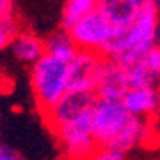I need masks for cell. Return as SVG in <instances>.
I'll return each mask as SVG.
<instances>
[{"instance_id":"cell-1","label":"cell","mask_w":160,"mask_h":160,"mask_svg":"<svg viewBox=\"0 0 160 160\" xmlns=\"http://www.w3.org/2000/svg\"><path fill=\"white\" fill-rule=\"evenodd\" d=\"M93 136L99 146H109L123 153L142 144L151 134L144 118L134 116L123 108L122 100L99 99L92 111Z\"/></svg>"},{"instance_id":"cell-2","label":"cell","mask_w":160,"mask_h":160,"mask_svg":"<svg viewBox=\"0 0 160 160\" xmlns=\"http://www.w3.org/2000/svg\"><path fill=\"white\" fill-rule=\"evenodd\" d=\"M160 2L144 0L141 12L128 27L114 30L104 58L130 67L153 48L160 46Z\"/></svg>"},{"instance_id":"cell-3","label":"cell","mask_w":160,"mask_h":160,"mask_svg":"<svg viewBox=\"0 0 160 160\" xmlns=\"http://www.w3.org/2000/svg\"><path fill=\"white\" fill-rule=\"evenodd\" d=\"M30 88L41 114L55 106L71 92V62L46 55L30 65Z\"/></svg>"},{"instance_id":"cell-4","label":"cell","mask_w":160,"mask_h":160,"mask_svg":"<svg viewBox=\"0 0 160 160\" xmlns=\"http://www.w3.org/2000/svg\"><path fill=\"white\" fill-rule=\"evenodd\" d=\"M92 111L51 130L62 148L63 158L86 160L92 155V151L97 148V141L93 136V123H92Z\"/></svg>"},{"instance_id":"cell-5","label":"cell","mask_w":160,"mask_h":160,"mask_svg":"<svg viewBox=\"0 0 160 160\" xmlns=\"http://www.w3.org/2000/svg\"><path fill=\"white\" fill-rule=\"evenodd\" d=\"M79 51L102 55L114 35V27L100 11H90L67 30Z\"/></svg>"},{"instance_id":"cell-6","label":"cell","mask_w":160,"mask_h":160,"mask_svg":"<svg viewBox=\"0 0 160 160\" xmlns=\"http://www.w3.org/2000/svg\"><path fill=\"white\" fill-rule=\"evenodd\" d=\"M95 100H97V95L92 92H72L71 90L49 111L42 114L44 122L49 127V130H55L57 127L71 122L74 118L90 113L95 106Z\"/></svg>"},{"instance_id":"cell-7","label":"cell","mask_w":160,"mask_h":160,"mask_svg":"<svg viewBox=\"0 0 160 160\" xmlns=\"http://www.w3.org/2000/svg\"><path fill=\"white\" fill-rule=\"evenodd\" d=\"M106 58L90 51H79L71 62V90L95 93Z\"/></svg>"},{"instance_id":"cell-8","label":"cell","mask_w":160,"mask_h":160,"mask_svg":"<svg viewBox=\"0 0 160 160\" xmlns=\"http://www.w3.org/2000/svg\"><path fill=\"white\" fill-rule=\"evenodd\" d=\"M125 69L130 88H160V46Z\"/></svg>"},{"instance_id":"cell-9","label":"cell","mask_w":160,"mask_h":160,"mask_svg":"<svg viewBox=\"0 0 160 160\" xmlns=\"http://www.w3.org/2000/svg\"><path fill=\"white\" fill-rule=\"evenodd\" d=\"M128 86V76L127 69L113 60L104 62V69L100 74L99 85L95 90V95L99 99H109V100H122V97L127 93Z\"/></svg>"},{"instance_id":"cell-10","label":"cell","mask_w":160,"mask_h":160,"mask_svg":"<svg viewBox=\"0 0 160 160\" xmlns=\"http://www.w3.org/2000/svg\"><path fill=\"white\" fill-rule=\"evenodd\" d=\"M123 108L139 118L160 114V88H130L122 97Z\"/></svg>"},{"instance_id":"cell-11","label":"cell","mask_w":160,"mask_h":160,"mask_svg":"<svg viewBox=\"0 0 160 160\" xmlns=\"http://www.w3.org/2000/svg\"><path fill=\"white\" fill-rule=\"evenodd\" d=\"M144 0H100L97 11H100L114 30L125 28L139 16Z\"/></svg>"},{"instance_id":"cell-12","label":"cell","mask_w":160,"mask_h":160,"mask_svg":"<svg viewBox=\"0 0 160 160\" xmlns=\"http://www.w3.org/2000/svg\"><path fill=\"white\" fill-rule=\"evenodd\" d=\"M9 51L18 62L33 65L44 55V39L30 30H19L11 42Z\"/></svg>"},{"instance_id":"cell-13","label":"cell","mask_w":160,"mask_h":160,"mask_svg":"<svg viewBox=\"0 0 160 160\" xmlns=\"http://www.w3.org/2000/svg\"><path fill=\"white\" fill-rule=\"evenodd\" d=\"M44 53L58 58V60L72 62L76 58V55L79 53V49L74 44V41L69 35V32L62 28V30H57V32L49 33L44 39Z\"/></svg>"},{"instance_id":"cell-14","label":"cell","mask_w":160,"mask_h":160,"mask_svg":"<svg viewBox=\"0 0 160 160\" xmlns=\"http://www.w3.org/2000/svg\"><path fill=\"white\" fill-rule=\"evenodd\" d=\"M99 2L100 0H67L63 9H62V28L69 30L81 16L97 9Z\"/></svg>"},{"instance_id":"cell-15","label":"cell","mask_w":160,"mask_h":160,"mask_svg":"<svg viewBox=\"0 0 160 160\" xmlns=\"http://www.w3.org/2000/svg\"><path fill=\"white\" fill-rule=\"evenodd\" d=\"M19 23L16 19L14 12H9V14H0V51L4 49H9L11 42L14 35L19 32Z\"/></svg>"},{"instance_id":"cell-16","label":"cell","mask_w":160,"mask_h":160,"mask_svg":"<svg viewBox=\"0 0 160 160\" xmlns=\"http://www.w3.org/2000/svg\"><path fill=\"white\" fill-rule=\"evenodd\" d=\"M125 155L120 150H114V148H109V146H99L92 151V155L86 160H125Z\"/></svg>"},{"instance_id":"cell-17","label":"cell","mask_w":160,"mask_h":160,"mask_svg":"<svg viewBox=\"0 0 160 160\" xmlns=\"http://www.w3.org/2000/svg\"><path fill=\"white\" fill-rule=\"evenodd\" d=\"M0 160H25V158L19 157L16 151H12L7 146H0Z\"/></svg>"},{"instance_id":"cell-18","label":"cell","mask_w":160,"mask_h":160,"mask_svg":"<svg viewBox=\"0 0 160 160\" xmlns=\"http://www.w3.org/2000/svg\"><path fill=\"white\" fill-rule=\"evenodd\" d=\"M14 12V0H0V14Z\"/></svg>"},{"instance_id":"cell-19","label":"cell","mask_w":160,"mask_h":160,"mask_svg":"<svg viewBox=\"0 0 160 160\" xmlns=\"http://www.w3.org/2000/svg\"><path fill=\"white\" fill-rule=\"evenodd\" d=\"M51 160H67V158H63V157H60V158H51Z\"/></svg>"},{"instance_id":"cell-20","label":"cell","mask_w":160,"mask_h":160,"mask_svg":"<svg viewBox=\"0 0 160 160\" xmlns=\"http://www.w3.org/2000/svg\"><path fill=\"white\" fill-rule=\"evenodd\" d=\"M158 2H160V0H158Z\"/></svg>"}]
</instances>
